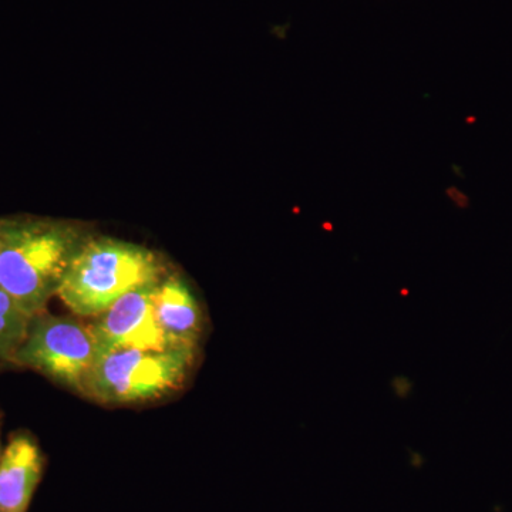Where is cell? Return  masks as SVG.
Segmentation results:
<instances>
[{"mask_svg": "<svg viewBox=\"0 0 512 512\" xmlns=\"http://www.w3.org/2000/svg\"><path fill=\"white\" fill-rule=\"evenodd\" d=\"M45 458L32 434L16 431L0 456V512H28Z\"/></svg>", "mask_w": 512, "mask_h": 512, "instance_id": "cell-6", "label": "cell"}, {"mask_svg": "<svg viewBox=\"0 0 512 512\" xmlns=\"http://www.w3.org/2000/svg\"><path fill=\"white\" fill-rule=\"evenodd\" d=\"M86 239L82 229L67 222L2 218L0 289L29 316L46 311Z\"/></svg>", "mask_w": 512, "mask_h": 512, "instance_id": "cell-1", "label": "cell"}, {"mask_svg": "<svg viewBox=\"0 0 512 512\" xmlns=\"http://www.w3.org/2000/svg\"><path fill=\"white\" fill-rule=\"evenodd\" d=\"M163 278V262L150 249L120 239L87 238L57 296L74 315L96 318L127 293Z\"/></svg>", "mask_w": 512, "mask_h": 512, "instance_id": "cell-2", "label": "cell"}, {"mask_svg": "<svg viewBox=\"0 0 512 512\" xmlns=\"http://www.w3.org/2000/svg\"><path fill=\"white\" fill-rule=\"evenodd\" d=\"M197 346L164 350L121 349L97 356L83 397L107 406L146 403L183 386Z\"/></svg>", "mask_w": 512, "mask_h": 512, "instance_id": "cell-3", "label": "cell"}, {"mask_svg": "<svg viewBox=\"0 0 512 512\" xmlns=\"http://www.w3.org/2000/svg\"><path fill=\"white\" fill-rule=\"evenodd\" d=\"M158 284L127 293L94 318L90 329L96 342L97 356L113 350H164L175 346L158 323Z\"/></svg>", "mask_w": 512, "mask_h": 512, "instance_id": "cell-5", "label": "cell"}, {"mask_svg": "<svg viewBox=\"0 0 512 512\" xmlns=\"http://www.w3.org/2000/svg\"><path fill=\"white\" fill-rule=\"evenodd\" d=\"M156 315L173 345H198L202 333L201 308L183 278L168 275L161 279L156 292Z\"/></svg>", "mask_w": 512, "mask_h": 512, "instance_id": "cell-7", "label": "cell"}, {"mask_svg": "<svg viewBox=\"0 0 512 512\" xmlns=\"http://www.w3.org/2000/svg\"><path fill=\"white\" fill-rule=\"evenodd\" d=\"M32 316L0 289V365L10 363L28 333Z\"/></svg>", "mask_w": 512, "mask_h": 512, "instance_id": "cell-8", "label": "cell"}, {"mask_svg": "<svg viewBox=\"0 0 512 512\" xmlns=\"http://www.w3.org/2000/svg\"><path fill=\"white\" fill-rule=\"evenodd\" d=\"M97 359L90 323L46 311L30 319L12 365L30 370L77 394L84 393Z\"/></svg>", "mask_w": 512, "mask_h": 512, "instance_id": "cell-4", "label": "cell"}, {"mask_svg": "<svg viewBox=\"0 0 512 512\" xmlns=\"http://www.w3.org/2000/svg\"><path fill=\"white\" fill-rule=\"evenodd\" d=\"M0 456H2V447H0Z\"/></svg>", "mask_w": 512, "mask_h": 512, "instance_id": "cell-9", "label": "cell"}]
</instances>
